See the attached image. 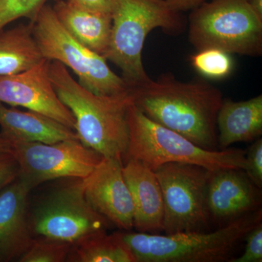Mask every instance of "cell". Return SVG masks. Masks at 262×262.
I'll list each match as a JSON object with an SVG mask.
<instances>
[{"label":"cell","instance_id":"6da1fadb","mask_svg":"<svg viewBox=\"0 0 262 262\" xmlns=\"http://www.w3.org/2000/svg\"><path fill=\"white\" fill-rule=\"evenodd\" d=\"M130 92L150 120L203 149L219 150L216 117L224 98L218 88L201 79L182 82L168 72Z\"/></svg>","mask_w":262,"mask_h":262},{"label":"cell","instance_id":"7a4b0ae2","mask_svg":"<svg viewBox=\"0 0 262 262\" xmlns=\"http://www.w3.org/2000/svg\"><path fill=\"white\" fill-rule=\"evenodd\" d=\"M48 73L57 96L75 117L79 140L103 158L123 162L129 141L130 89L108 96L95 94L82 87L67 67L56 61H49Z\"/></svg>","mask_w":262,"mask_h":262},{"label":"cell","instance_id":"3957f363","mask_svg":"<svg viewBox=\"0 0 262 262\" xmlns=\"http://www.w3.org/2000/svg\"><path fill=\"white\" fill-rule=\"evenodd\" d=\"M111 36L104 54L122 72L130 89L151 80L142 61L144 42L153 29L170 35L181 34L186 22L182 13L170 8L165 0H110Z\"/></svg>","mask_w":262,"mask_h":262},{"label":"cell","instance_id":"277c9868","mask_svg":"<svg viewBox=\"0 0 262 262\" xmlns=\"http://www.w3.org/2000/svg\"><path fill=\"white\" fill-rule=\"evenodd\" d=\"M261 219L259 208L215 231L164 235L131 231L120 234L136 262L230 261L239 244Z\"/></svg>","mask_w":262,"mask_h":262},{"label":"cell","instance_id":"5b68a950","mask_svg":"<svg viewBox=\"0 0 262 262\" xmlns=\"http://www.w3.org/2000/svg\"><path fill=\"white\" fill-rule=\"evenodd\" d=\"M127 124L129 141L123 163L130 159L138 160L153 171L170 163L194 164L210 170L244 169V150L203 149L178 133L150 120L134 102L127 110Z\"/></svg>","mask_w":262,"mask_h":262},{"label":"cell","instance_id":"8992f818","mask_svg":"<svg viewBox=\"0 0 262 262\" xmlns=\"http://www.w3.org/2000/svg\"><path fill=\"white\" fill-rule=\"evenodd\" d=\"M189 40L196 51L216 48L229 54L259 56L262 18L246 0H211L191 10Z\"/></svg>","mask_w":262,"mask_h":262},{"label":"cell","instance_id":"52a82bcc","mask_svg":"<svg viewBox=\"0 0 262 262\" xmlns=\"http://www.w3.org/2000/svg\"><path fill=\"white\" fill-rule=\"evenodd\" d=\"M32 24L34 39L44 58L70 67L84 89L104 96L130 89L110 68L105 57L86 48L66 30L50 5L44 6Z\"/></svg>","mask_w":262,"mask_h":262},{"label":"cell","instance_id":"ba28073f","mask_svg":"<svg viewBox=\"0 0 262 262\" xmlns=\"http://www.w3.org/2000/svg\"><path fill=\"white\" fill-rule=\"evenodd\" d=\"M34 237L72 245L106 233L110 222L95 211L84 196L82 179H71L38 203L30 214Z\"/></svg>","mask_w":262,"mask_h":262},{"label":"cell","instance_id":"9c48e42d","mask_svg":"<svg viewBox=\"0 0 262 262\" xmlns=\"http://www.w3.org/2000/svg\"><path fill=\"white\" fill-rule=\"evenodd\" d=\"M210 171L201 165L182 163L155 169L163 193L165 234L209 232L206 194Z\"/></svg>","mask_w":262,"mask_h":262},{"label":"cell","instance_id":"30bf717a","mask_svg":"<svg viewBox=\"0 0 262 262\" xmlns=\"http://www.w3.org/2000/svg\"><path fill=\"white\" fill-rule=\"evenodd\" d=\"M10 145L18 164V178L31 190L55 179L85 178L103 158L78 139L53 144L15 141Z\"/></svg>","mask_w":262,"mask_h":262},{"label":"cell","instance_id":"8fae6325","mask_svg":"<svg viewBox=\"0 0 262 262\" xmlns=\"http://www.w3.org/2000/svg\"><path fill=\"white\" fill-rule=\"evenodd\" d=\"M47 59L29 70L0 76V102L42 114L75 131V117L53 89Z\"/></svg>","mask_w":262,"mask_h":262},{"label":"cell","instance_id":"7c38bea8","mask_svg":"<svg viewBox=\"0 0 262 262\" xmlns=\"http://www.w3.org/2000/svg\"><path fill=\"white\" fill-rule=\"evenodd\" d=\"M261 190L243 169L211 170L206 194L207 211L211 225L221 228L257 211L261 208Z\"/></svg>","mask_w":262,"mask_h":262},{"label":"cell","instance_id":"4fadbf2b","mask_svg":"<svg viewBox=\"0 0 262 262\" xmlns=\"http://www.w3.org/2000/svg\"><path fill=\"white\" fill-rule=\"evenodd\" d=\"M123 162L103 158L83 180L84 192L91 206L119 229H134V203L123 173Z\"/></svg>","mask_w":262,"mask_h":262},{"label":"cell","instance_id":"5bb4252c","mask_svg":"<svg viewBox=\"0 0 262 262\" xmlns=\"http://www.w3.org/2000/svg\"><path fill=\"white\" fill-rule=\"evenodd\" d=\"M31 191L17 178L0 192V262L20 259L34 241L28 207Z\"/></svg>","mask_w":262,"mask_h":262},{"label":"cell","instance_id":"9a60e30c","mask_svg":"<svg viewBox=\"0 0 262 262\" xmlns=\"http://www.w3.org/2000/svg\"><path fill=\"white\" fill-rule=\"evenodd\" d=\"M122 173L134 203V228L136 232H163L164 202L160 183L152 170L141 162L127 160Z\"/></svg>","mask_w":262,"mask_h":262},{"label":"cell","instance_id":"2e32d148","mask_svg":"<svg viewBox=\"0 0 262 262\" xmlns=\"http://www.w3.org/2000/svg\"><path fill=\"white\" fill-rule=\"evenodd\" d=\"M0 136L9 142L33 141L53 144L78 139L75 130L42 114L8 108L0 102Z\"/></svg>","mask_w":262,"mask_h":262},{"label":"cell","instance_id":"e0dca14e","mask_svg":"<svg viewBox=\"0 0 262 262\" xmlns=\"http://www.w3.org/2000/svg\"><path fill=\"white\" fill-rule=\"evenodd\" d=\"M216 129L219 150L261 137L262 95L246 101L224 99L217 114Z\"/></svg>","mask_w":262,"mask_h":262},{"label":"cell","instance_id":"ac0fdd59","mask_svg":"<svg viewBox=\"0 0 262 262\" xmlns=\"http://www.w3.org/2000/svg\"><path fill=\"white\" fill-rule=\"evenodd\" d=\"M53 8L62 26L76 40L104 56L111 36V15L80 9L63 0H58Z\"/></svg>","mask_w":262,"mask_h":262},{"label":"cell","instance_id":"d6986e66","mask_svg":"<svg viewBox=\"0 0 262 262\" xmlns=\"http://www.w3.org/2000/svg\"><path fill=\"white\" fill-rule=\"evenodd\" d=\"M43 59L46 58L34 39L32 23L0 32V76L21 73Z\"/></svg>","mask_w":262,"mask_h":262},{"label":"cell","instance_id":"ffe728a7","mask_svg":"<svg viewBox=\"0 0 262 262\" xmlns=\"http://www.w3.org/2000/svg\"><path fill=\"white\" fill-rule=\"evenodd\" d=\"M67 261L136 262L120 232L98 234L72 246Z\"/></svg>","mask_w":262,"mask_h":262},{"label":"cell","instance_id":"44dd1931","mask_svg":"<svg viewBox=\"0 0 262 262\" xmlns=\"http://www.w3.org/2000/svg\"><path fill=\"white\" fill-rule=\"evenodd\" d=\"M189 61L196 72L213 80L228 77L234 67L230 54L216 48L198 51L189 57Z\"/></svg>","mask_w":262,"mask_h":262},{"label":"cell","instance_id":"7402d4cb","mask_svg":"<svg viewBox=\"0 0 262 262\" xmlns=\"http://www.w3.org/2000/svg\"><path fill=\"white\" fill-rule=\"evenodd\" d=\"M72 245L62 241L35 237L20 262L67 261Z\"/></svg>","mask_w":262,"mask_h":262},{"label":"cell","instance_id":"603a6c76","mask_svg":"<svg viewBox=\"0 0 262 262\" xmlns=\"http://www.w3.org/2000/svg\"><path fill=\"white\" fill-rule=\"evenodd\" d=\"M48 0H0V32L17 19L27 18L33 23Z\"/></svg>","mask_w":262,"mask_h":262},{"label":"cell","instance_id":"cb8c5ba5","mask_svg":"<svg viewBox=\"0 0 262 262\" xmlns=\"http://www.w3.org/2000/svg\"><path fill=\"white\" fill-rule=\"evenodd\" d=\"M244 170L248 178L258 188L262 189V139L261 137L248 147L246 151Z\"/></svg>","mask_w":262,"mask_h":262},{"label":"cell","instance_id":"d4e9b609","mask_svg":"<svg viewBox=\"0 0 262 262\" xmlns=\"http://www.w3.org/2000/svg\"><path fill=\"white\" fill-rule=\"evenodd\" d=\"M246 246L244 254L233 258L229 262L262 261V223L260 222L246 235Z\"/></svg>","mask_w":262,"mask_h":262},{"label":"cell","instance_id":"484cf974","mask_svg":"<svg viewBox=\"0 0 262 262\" xmlns=\"http://www.w3.org/2000/svg\"><path fill=\"white\" fill-rule=\"evenodd\" d=\"M18 164L10 151H0V192L18 178Z\"/></svg>","mask_w":262,"mask_h":262},{"label":"cell","instance_id":"4316f807","mask_svg":"<svg viewBox=\"0 0 262 262\" xmlns=\"http://www.w3.org/2000/svg\"><path fill=\"white\" fill-rule=\"evenodd\" d=\"M67 2L80 9L111 15L110 0H67Z\"/></svg>","mask_w":262,"mask_h":262},{"label":"cell","instance_id":"83f0119b","mask_svg":"<svg viewBox=\"0 0 262 262\" xmlns=\"http://www.w3.org/2000/svg\"><path fill=\"white\" fill-rule=\"evenodd\" d=\"M165 1L172 10L182 13L188 10H192L208 0H165Z\"/></svg>","mask_w":262,"mask_h":262},{"label":"cell","instance_id":"f1b7e54d","mask_svg":"<svg viewBox=\"0 0 262 262\" xmlns=\"http://www.w3.org/2000/svg\"><path fill=\"white\" fill-rule=\"evenodd\" d=\"M248 5L262 18V0H246Z\"/></svg>","mask_w":262,"mask_h":262},{"label":"cell","instance_id":"f546056e","mask_svg":"<svg viewBox=\"0 0 262 262\" xmlns=\"http://www.w3.org/2000/svg\"><path fill=\"white\" fill-rule=\"evenodd\" d=\"M10 151V145L8 141L0 136V151Z\"/></svg>","mask_w":262,"mask_h":262}]
</instances>
